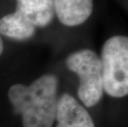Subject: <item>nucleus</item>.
<instances>
[{"label": "nucleus", "mask_w": 128, "mask_h": 127, "mask_svg": "<svg viewBox=\"0 0 128 127\" xmlns=\"http://www.w3.org/2000/svg\"><path fill=\"white\" fill-rule=\"evenodd\" d=\"M58 79L45 74L28 86L15 84L8 98L16 112L22 117L23 127H52L57 108Z\"/></svg>", "instance_id": "1"}, {"label": "nucleus", "mask_w": 128, "mask_h": 127, "mask_svg": "<svg viewBox=\"0 0 128 127\" xmlns=\"http://www.w3.org/2000/svg\"><path fill=\"white\" fill-rule=\"evenodd\" d=\"M103 91L112 98L128 95V36H114L104 43L101 54Z\"/></svg>", "instance_id": "2"}, {"label": "nucleus", "mask_w": 128, "mask_h": 127, "mask_svg": "<svg viewBox=\"0 0 128 127\" xmlns=\"http://www.w3.org/2000/svg\"><path fill=\"white\" fill-rule=\"evenodd\" d=\"M66 65L80 78L78 96L85 107L98 103L103 95V85L102 61L97 54L89 49L75 51L68 56Z\"/></svg>", "instance_id": "3"}, {"label": "nucleus", "mask_w": 128, "mask_h": 127, "mask_svg": "<svg viewBox=\"0 0 128 127\" xmlns=\"http://www.w3.org/2000/svg\"><path fill=\"white\" fill-rule=\"evenodd\" d=\"M56 127H95L88 112L70 94H63L57 102Z\"/></svg>", "instance_id": "4"}, {"label": "nucleus", "mask_w": 128, "mask_h": 127, "mask_svg": "<svg viewBox=\"0 0 128 127\" xmlns=\"http://www.w3.org/2000/svg\"><path fill=\"white\" fill-rule=\"evenodd\" d=\"M35 27H46L56 14L54 0H17L16 11Z\"/></svg>", "instance_id": "5"}, {"label": "nucleus", "mask_w": 128, "mask_h": 127, "mask_svg": "<svg viewBox=\"0 0 128 127\" xmlns=\"http://www.w3.org/2000/svg\"><path fill=\"white\" fill-rule=\"evenodd\" d=\"M55 12L64 26H76L83 24L92 12V0H54Z\"/></svg>", "instance_id": "6"}, {"label": "nucleus", "mask_w": 128, "mask_h": 127, "mask_svg": "<svg viewBox=\"0 0 128 127\" xmlns=\"http://www.w3.org/2000/svg\"><path fill=\"white\" fill-rule=\"evenodd\" d=\"M36 27L17 12L5 15L0 19V34L11 39L24 40L32 38Z\"/></svg>", "instance_id": "7"}, {"label": "nucleus", "mask_w": 128, "mask_h": 127, "mask_svg": "<svg viewBox=\"0 0 128 127\" xmlns=\"http://www.w3.org/2000/svg\"><path fill=\"white\" fill-rule=\"evenodd\" d=\"M2 51H4V42H2V37L0 36V55H2Z\"/></svg>", "instance_id": "8"}]
</instances>
